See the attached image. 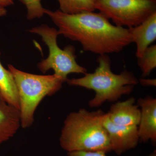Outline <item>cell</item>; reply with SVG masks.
I'll return each mask as SVG.
<instances>
[{"instance_id":"obj_1","label":"cell","mask_w":156,"mask_h":156,"mask_svg":"<svg viewBox=\"0 0 156 156\" xmlns=\"http://www.w3.org/2000/svg\"><path fill=\"white\" fill-rule=\"evenodd\" d=\"M44 12L58 27V35L79 42L84 51L108 55L119 53L133 43L129 28L113 25L100 12L70 14L45 9Z\"/></svg>"},{"instance_id":"obj_2","label":"cell","mask_w":156,"mask_h":156,"mask_svg":"<svg viewBox=\"0 0 156 156\" xmlns=\"http://www.w3.org/2000/svg\"><path fill=\"white\" fill-rule=\"evenodd\" d=\"M105 113L80 109L66 117L60 135V146L68 152L76 151L108 153L112 151L108 134L103 124Z\"/></svg>"},{"instance_id":"obj_3","label":"cell","mask_w":156,"mask_h":156,"mask_svg":"<svg viewBox=\"0 0 156 156\" xmlns=\"http://www.w3.org/2000/svg\"><path fill=\"white\" fill-rule=\"evenodd\" d=\"M98 66L92 73H86L83 77L68 79L71 86L91 89L95 97L89 102L91 108L101 106L106 101H117L123 95L132 92L138 80L133 73L125 70L119 74L112 72L111 61L108 55H99L97 58Z\"/></svg>"},{"instance_id":"obj_4","label":"cell","mask_w":156,"mask_h":156,"mask_svg":"<svg viewBox=\"0 0 156 156\" xmlns=\"http://www.w3.org/2000/svg\"><path fill=\"white\" fill-rule=\"evenodd\" d=\"M8 68L18 91L21 126L29 128L33 123L35 112L41 101L58 91L65 81L54 74H34L20 70L12 65Z\"/></svg>"},{"instance_id":"obj_5","label":"cell","mask_w":156,"mask_h":156,"mask_svg":"<svg viewBox=\"0 0 156 156\" xmlns=\"http://www.w3.org/2000/svg\"><path fill=\"white\" fill-rule=\"evenodd\" d=\"M29 32L40 35L49 49L48 58L43 59L37 65L39 69L43 73L52 69L54 75L66 82L69 74H85L87 73V69L78 64L76 61V49L73 46L67 45L63 49L59 48L56 29L42 24L31 28Z\"/></svg>"},{"instance_id":"obj_6","label":"cell","mask_w":156,"mask_h":156,"mask_svg":"<svg viewBox=\"0 0 156 156\" xmlns=\"http://www.w3.org/2000/svg\"><path fill=\"white\" fill-rule=\"evenodd\" d=\"M98 10L117 26L131 28L156 12V0H94Z\"/></svg>"},{"instance_id":"obj_7","label":"cell","mask_w":156,"mask_h":156,"mask_svg":"<svg viewBox=\"0 0 156 156\" xmlns=\"http://www.w3.org/2000/svg\"><path fill=\"white\" fill-rule=\"evenodd\" d=\"M103 124L108 134L112 151L118 155L136 147L139 141L138 126L116 125L105 113Z\"/></svg>"},{"instance_id":"obj_8","label":"cell","mask_w":156,"mask_h":156,"mask_svg":"<svg viewBox=\"0 0 156 156\" xmlns=\"http://www.w3.org/2000/svg\"><path fill=\"white\" fill-rule=\"evenodd\" d=\"M138 105L141 107L138 126L139 140L143 142L156 141V99L151 96L140 98Z\"/></svg>"},{"instance_id":"obj_9","label":"cell","mask_w":156,"mask_h":156,"mask_svg":"<svg viewBox=\"0 0 156 156\" xmlns=\"http://www.w3.org/2000/svg\"><path fill=\"white\" fill-rule=\"evenodd\" d=\"M135 101L132 97L113 104L107 113L109 119L119 126H138L140 120V110L135 105Z\"/></svg>"},{"instance_id":"obj_10","label":"cell","mask_w":156,"mask_h":156,"mask_svg":"<svg viewBox=\"0 0 156 156\" xmlns=\"http://www.w3.org/2000/svg\"><path fill=\"white\" fill-rule=\"evenodd\" d=\"M21 126L19 110L0 95V145L12 138Z\"/></svg>"},{"instance_id":"obj_11","label":"cell","mask_w":156,"mask_h":156,"mask_svg":"<svg viewBox=\"0 0 156 156\" xmlns=\"http://www.w3.org/2000/svg\"><path fill=\"white\" fill-rule=\"evenodd\" d=\"M133 42L136 45V58L141 57L146 49L156 39V12L142 23L129 28Z\"/></svg>"},{"instance_id":"obj_12","label":"cell","mask_w":156,"mask_h":156,"mask_svg":"<svg viewBox=\"0 0 156 156\" xmlns=\"http://www.w3.org/2000/svg\"><path fill=\"white\" fill-rule=\"evenodd\" d=\"M0 52V56H1ZM0 95L9 104L20 110L18 91L11 73L4 67L0 61Z\"/></svg>"},{"instance_id":"obj_13","label":"cell","mask_w":156,"mask_h":156,"mask_svg":"<svg viewBox=\"0 0 156 156\" xmlns=\"http://www.w3.org/2000/svg\"><path fill=\"white\" fill-rule=\"evenodd\" d=\"M59 11L67 14H76L95 10L94 0H57Z\"/></svg>"},{"instance_id":"obj_14","label":"cell","mask_w":156,"mask_h":156,"mask_svg":"<svg viewBox=\"0 0 156 156\" xmlns=\"http://www.w3.org/2000/svg\"><path fill=\"white\" fill-rule=\"evenodd\" d=\"M137 58V63L144 78L148 76L156 67V45L148 47L142 56Z\"/></svg>"},{"instance_id":"obj_15","label":"cell","mask_w":156,"mask_h":156,"mask_svg":"<svg viewBox=\"0 0 156 156\" xmlns=\"http://www.w3.org/2000/svg\"><path fill=\"white\" fill-rule=\"evenodd\" d=\"M27 10V18L29 20L40 18L44 16V8L41 0H19Z\"/></svg>"},{"instance_id":"obj_16","label":"cell","mask_w":156,"mask_h":156,"mask_svg":"<svg viewBox=\"0 0 156 156\" xmlns=\"http://www.w3.org/2000/svg\"><path fill=\"white\" fill-rule=\"evenodd\" d=\"M106 153L102 151H76L70 152L68 153V156H106Z\"/></svg>"},{"instance_id":"obj_17","label":"cell","mask_w":156,"mask_h":156,"mask_svg":"<svg viewBox=\"0 0 156 156\" xmlns=\"http://www.w3.org/2000/svg\"><path fill=\"white\" fill-rule=\"evenodd\" d=\"M140 83L144 86H156V80H150V79H141L140 80Z\"/></svg>"},{"instance_id":"obj_18","label":"cell","mask_w":156,"mask_h":156,"mask_svg":"<svg viewBox=\"0 0 156 156\" xmlns=\"http://www.w3.org/2000/svg\"><path fill=\"white\" fill-rule=\"evenodd\" d=\"M14 0H0V6L5 8L14 4Z\"/></svg>"},{"instance_id":"obj_19","label":"cell","mask_w":156,"mask_h":156,"mask_svg":"<svg viewBox=\"0 0 156 156\" xmlns=\"http://www.w3.org/2000/svg\"><path fill=\"white\" fill-rule=\"evenodd\" d=\"M7 14V11L5 8L0 6V17L5 16Z\"/></svg>"},{"instance_id":"obj_20","label":"cell","mask_w":156,"mask_h":156,"mask_svg":"<svg viewBox=\"0 0 156 156\" xmlns=\"http://www.w3.org/2000/svg\"><path fill=\"white\" fill-rule=\"evenodd\" d=\"M148 156H156V151H154L150 155Z\"/></svg>"}]
</instances>
